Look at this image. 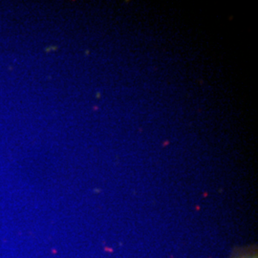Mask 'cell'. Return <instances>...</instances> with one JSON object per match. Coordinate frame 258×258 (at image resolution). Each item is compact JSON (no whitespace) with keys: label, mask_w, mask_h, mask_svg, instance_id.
<instances>
[{"label":"cell","mask_w":258,"mask_h":258,"mask_svg":"<svg viewBox=\"0 0 258 258\" xmlns=\"http://www.w3.org/2000/svg\"><path fill=\"white\" fill-rule=\"evenodd\" d=\"M243 258H257L256 257H254V256H252L251 258H249V257H247V256H244V257H242Z\"/></svg>","instance_id":"1"}]
</instances>
